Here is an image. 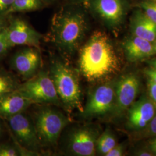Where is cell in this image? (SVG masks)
I'll return each instance as SVG.
<instances>
[{"instance_id":"cell-6","label":"cell","mask_w":156,"mask_h":156,"mask_svg":"<svg viewBox=\"0 0 156 156\" xmlns=\"http://www.w3.org/2000/svg\"><path fill=\"white\" fill-rule=\"evenodd\" d=\"M116 79H112L97 86L90 93L81 117L91 119L111 115L116 100Z\"/></svg>"},{"instance_id":"cell-23","label":"cell","mask_w":156,"mask_h":156,"mask_svg":"<svg viewBox=\"0 0 156 156\" xmlns=\"http://www.w3.org/2000/svg\"><path fill=\"white\" fill-rule=\"evenodd\" d=\"M11 48L6 35L5 30L0 33V56L5 54Z\"/></svg>"},{"instance_id":"cell-16","label":"cell","mask_w":156,"mask_h":156,"mask_svg":"<svg viewBox=\"0 0 156 156\" xmlns=\"http://www.w3.org/2000/svg\"><path fill=\"white\" fill-rule=\"evenodd\" d=\"M33 103L24 97L16 90L0 97V117L7 120L24 112Z\"/></svg>"},{"instance_id":"cell-20","label":"cell","mask_w":156,"mask_h":156,"mask_svg":"<svg viewBox=\"0 0 156 156\" xmlns=\"http://www.w3.org/2000/svg\"><path fill=\"white\" fill-rule=\"evenodd\" d=\"M156 137V115L147 124L145 128L141 130L134 132L133 140H149Z\"/></svg>"},{"instance_id":"cell-29","label":"cell","mask_w":156,"mask_h":156,"mask_svg":"<svg viewBox=\"0 0 156 156\" xmlns=\"http://www.w3.org/2000/svg\"><path fill=\"white\" fill-rule=\"evenodd\" d=\"M9 22L6 15H0V33L5 30L8 25Z\"/></svg>"},{"instance_id":"cell-22","label":"cell","mask_w":156,"mask_h":156,"mask_svg":"<svg viewBox=\"0 0 156 156\" xmlns=\"http://www.w3.org/2000/svg\"><path fill=\"white\" fill-rule=\"evenodd\" d=\"M21 156V153L17 146L8 144H0V156Z\"/></svg>"},{"instance_id":"cell-19","label":"cell","mask_w":156,"mask_h":156,"mask_svg":"<svg viewBox=\"0 0 156 156\" xmlns=\"http://www.w3.org/2000/svg\"><path fill=\"white\" fill-rule=\"evenodd\" d=\"M19 83L11 73L0 71V97L17 89Z\"/></svg>"},{"instance_id":"cell-26","label":"cell","mask_w":156,"mask_h":156,"mask_svg":"<svg viewBox=\"0 0 156 156\" xmlns=\"http://www.w3.org/2000/svg\"><path fill=\"white\" fill-rule=\"evenodd\" d=\"M14 0H0V15H6Z\"/></svg>"},{"instance_id":"cell-13","label":"cell","mask_w":156,"mask_h":156,"mask_svg":"<svg viewBox=\"0 0 156 156\" xmlns=\"http://www.w3.org/2000/svg\"><path fill=\"white\" fill-rule=\"evenodd\" d=\"M42 58L39 49L27 46L17 51L12 57L11 68L26 80L33 77L40 70Z\"/></svg>"},{"instance_id":"cell-28","label":"cell","mask_w":156,"mask_h":156,"mask_svg":"<svg viewBox=\"0 0 156 156\" xmlns=\"http://www.w3.org/2000/svg\"><path fill=\"white\" fill-rule=\"evenodd\" d=\"M145 75L148 78V79L151 82L156 83V69L153 67L147 68L145 70Z\"/></svg>"},{"instance_id":"cell-4","label":"cell","mask_w":156,"mask_h":156,"mask_svg":"<svg viewBox=\"0 0 156 156\" xmlns=\"http://www.w3.org/2000/svg\"><path fill=\"white\" fill-rule=\"evenodd\" d=\"M33 121L41 146L55 147L63 129L71 119L50 105H44L34 113Z\"/></svg>"},{"instance_id":"cell-17","label":"cell","mask_w":156,"mask_h":156,"mask_svg":"<svg viewBox=\"0 0 156 156\" xmlns=\"http://www.w3.org/2000/svg\"><path fill=\"white\" fill-rule=\"evenodd\" d=\"M117 145V140L109 128L101 133L96 144V153L100 156H106V154Z\"/></svg>"},{"instance_id":"cell-8","label":"cell","mask_w":156,"mask_h":156,"mask_svg":"<svg viewBox=\"0 0 156 156\" xmlns=\"http://www.w3.org/2000/svg\"><path fill=\"white\" fill-rule=\"evenodd\" d=\"M84 5L107 27L116 29L126 21L130 5L127 0H87Z\"/></svg>"},{"instance_id":"cell-18","label":"cell","mask_w":156,"mask_h":156,"mask_svg":"<svg viewBox=\"0 0 156 156\" xmlns=\"http://www.w3.org/2000/svg\"><path fill=\"white\" fill-rule=\"evenodd\" d=\"M44 5L42 0H14L6 15L16 12L35 11L41 9Z\"/></svg>"},{"instance_id":"cell-25","label":"cell","mask_w":156,"mask_h":156,"mask_svg":"<svg viewBox=\"0 0 156 156\" xmlns=\"http://www.w3.org/2000/svg\"><path fill=\"white\" fill-rule=\"evenodd\" d=\"M148 96L156 106V83L148 79L147 82Z\"/></svg>"},{"instance_id":"cell-35","label":"cell","mask_w":156,"mask_h":156,"mask_svg":"<svg viewBox=\"0 0 156 156\" xmlns=\"http://www.w3.org/2000/svg\"><path fill=\"white\" fill-rule=\"evenodd\" d=\"M153 48H154V54H156V41L153 43Z\"/></svg>"},{"instance_id":"cell-10","label":"cell","mask_w":156,"mask_h":156,"mask_svg":"<svg viewBox=\"0 0 156 156\" xmlns=\"http://www.w3.org/2000/svg\"><path fill=\"white\" fill-rule=\"evenodd\" d=\"M6 120L20 147L40 155L42 146L38 140L33 119L24 112Z\"/></svg>"},{"instance_id":"cell-11","label":"cell","mask_w":156,"mask_h":156,"mask_svg":"<svg viewBox=\"0 0 156 156\" xmlns=\"http://www.w3.org/2000/svg\"><path fill=\"white\" fill-rule=\"evenodd\" d=\"M5 32L11 48L16 45L40 48L42 35L23 19L15 18L10 20Z\"/></svg>"},{"instance_id":"cell-12","label":"cell","mask_w":156,"mask_h":156,"mask_svg":"<svg viewBox=\"0 0 156 156\" xmlns=\"http://www.w3.org/2000/svg\"><path fill=\"white\" fill-rule=\"evenodd\" d=\"M126 113L127 127L133 133L136 132L145 128L156 115V105L148 95H144L134 102Z\"/></svg>"},{"instance_id":"cell-5","label":"cell","mask_w":156,"mask_h":156,"mask_svg":"<svg viewBox=\"0 0 156 156\" xmlns=\"http://www.w3.org/2000/svg\"><path fill=\"white\" fill-rule=\"evenodd\" d=\"M17 91L34 104L62 106L49 72L39 70L34 76L19 84Z\"/></svg>"},{"instance_id":"cell-32","label":"cell","mask_w":156,"mask_h":156,"mask_svg":"<svg viewBox=\"0 0 156 156\" xmlns=\"http://www.w3.org/2000/svg\"><path fill=\"white\" fill-rule=\"evenodd\" d=\"M44 5H49L54 2L56 0H42Z\"/></svg>"},{"instance_id":"cell-1","label":"cell","mask_w":156,"mask_h":156,"mask_svg":"<svg viewBox=\"0 0 156 156\" xmlns=\"http://www.w3.org/2000/svg\"><path fill=\"white\" fill-rule=\"evenodd\" d=\"M78 71L87 81L101 83L120 72L122 63L109 37L94 31L78 50Z\"/></svg>"},{"instance_id":"cell-15","label":"cell","mask_w":156,"mask_h":156,"mask_svg":"<svg viewBox=\"0 0 156 156\" xmlns=\"http://www.w3.org/2000/svg\"><path fill=\"white\" fill-rule=\"evenodd\" d=\"M131 34L154 43L156 41V23L152 22L142 11L137 8L130 17Z\"/></svg>"},{"instance_id":"cell-2","label":"cell","mask_w":156,"mask_h":156,"mask_svg":"<svg viewBox=\"0 0 156 156\" xmlns=\"http://www.w3.org/2000/svg\"><path fill=\"white\" fill-rule=\"evenodd\" d=\"M62 8L51 19L49 39L66 59L78 51L88 29L84 12L76 5Z\"/></svg>"},{"instance_id":"cell-21","label":"cell","mask_w":156,"mask_h":156,"mask_svg":"<svg viewBox=\"0 0 156 156\" xmlns=\"http://www.w3.org/2000/svg\"><path fill=\"white\" fill-rule=\"evenodd\" d=\"M136 6L140 9L150 20L156 23V1L142 0Z\"/></svg>"},{"instance_id":"cell-31","label":"cell","mask_w":156,"mask_h":156,"mask_svg":"<svg viewBox=\"0 0 156 156\" xmlns=\"http://www.w3.org/2000/svg\"><path fill=\"white\" fill-rule=\"evenodd\" d=\"M72 4L74 5H85L87 0H69Z\"/></svg>"},{"instance_id":"cell-7","label":"cell","mask_w":156,"mask_h":156,"mask_svg":"<svg viewBox=\"0 0 156 156\" xmlns=\"http://www.w3.org/2000/svg\"><path fill=\"white\" fill-rule=\"evenodd\" d=\"M100 130L95 125H83L71 128L65 141V151L75 156L96 155V144Z\"/></svg>"},{"instance_id":"cell-36","label":"cell","mask_w":156,"mask_h":156,"mask_svg":"<svg viewBox=\"0 0 156 156\" xmlns=\"http://www.w3.org/2000/svg\"><path fill=\"white\" fill-rule=\"evenodd\" d=\"M151 1H156V0H151Z\"/></svg>"},{"instance_id":"cell-33","label":"cell","mask_w":156,"mask_h":156,"mask_svg":"<svg viewBox=\"0 0 156 156\" xmlns=\"http://www.w3.org/2000/svg\"><path fill=\"white\" fill-rule=\"evenodd\" d=\"M151 65L152 66V67L156 69V59L153 60L151 62Z\"/></svg>"},{"instance_id":"cell-14","label":"cell","mask_w":156,"mask_h":156,"mask_svg":"<svg viewBox=\"0 0 156 156\" xmlns=\"http://www.w3.org/2000/svg\"><path fill=\"white\" fill-rule=\"evenodd\" d=\"M126 58L130 62L142 61L154 54L153 43L131 34L122 44Z\"/></svg>"},{"instance_id":"cell-30","label":"cell","mask_w":156,"mask_h":156,"mask_svg":"<svg viewBox=\"0 0 156 156\" xmlns=\"http://www.w3.org/2000/svg\"><path fill=\"white\" fill-rule=\"evenodd\" d=\"M134 155L138 156H154L152 152L146 148H144V149L137 150L134 153Z\"/></svg>"},{"instance_id":"cell-3","label":"cell","mask_w":156,"mask_h":156,"mask_svg":"<svg viewBox=\"0 0 156 156\" xmlns=\"http://www.w3.org/2000/svg\"><path fill=\"white\" fill-rule=\"evenodd\" d=\"M49 73L64 109L68 113L76 109L82 112L84 106L78 69L56 58L51 61Z\"/></svg>"},{"instance_id":"cell-27","label":"cell","mask_w":156,"mask_h":156,"mask_svg":"<svg viewBox=\"0 0 156 156\" xmlns=\"http://www.w3.org/2000/svg\"><path fill=\"white\" fill-rule=\"evenodd\" d=\"M145 148L152 152L154 156H156V137L147 140Z\"/></svg>"},{"instance_id":"cell-34","label":"cell","mask_w":156,"mask_h":156,"mask_svg":"<svg viewBox=\"0 0 156 156\" xmlns=\"http://www.w3.org/2000/svg\"><path fill=\"white\" fill-rule=\"evenodd\" d=\"M2 133H3V128H2V124L1 123V122H0V136H1V135L2 134Z\"/></svg>"},{"instance_id":"cell-24","label":"cell","mask_w":156,"mask_h":156,"mask_svg":"<svg viewBox=\"0 0 156 156\" xmlns=\"http://www.w3.org/2000/svg\"><path fill=\"white\" fill-rule=\"evenodd\" d=\"M126 145L124 143L117 144L109 151L105 156H123L125 154Z\"/></svg>"},{"instance_id":"cell-9","label":"cell","mask_w":156,"mask_h":156,"mask_svg":"<svg viewBox=\"0 0 156 156\" xmlns=\"http://www.w3.org/2000/svg\"><path fill=\"white\" fill-rule=\"evenodd\" d=\"M140 86V78L135 73H127L116 79L115 105L110 115L112 118H120L127 113L139 94Z\"/></svg>"}]
</instances>
